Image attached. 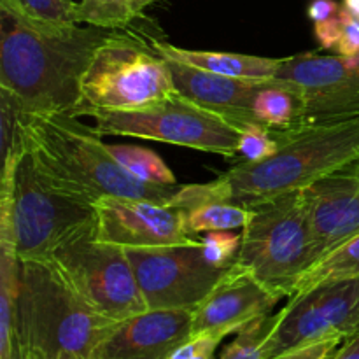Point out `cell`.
<instances>
[{"instance_id":"1","label":"cell","mask_w":359,"mask_h":359,"mask_svg":"<svg viewBox=\"0 0 359 359\" xmlns=\"http://www.w3.org/2000/svg\"><path fill=\"white\" fill-rule=\"evenodd\" d=\"M114 30L44 27L0 4V90L25 114H72L95 51Z\"/></svg>"},{"instance_id":"2","label":"cell","mask_w":359,"mask_h":359,"mask_svg":"<svg viewBox=\"0 0 359 359\" xmlns=\"http://www.w3.org/2000/svg\"><path fill=\"white\" fill-rule=\"evenodd\" d=\"M279 149L258 163L235 165L203 184H182L172 203L186 210L203 200L255 207L305 189L359 156V118L273 130Z\"/></svg>"},{"instance_id":"3","label":"cell","mask_w":359,"mask_h":359,"mask_svg":"<svg viewBox=\"0 0 359 359\" xmlns=\"http://www.w3.org/2000/svg\"><path fill=\"white\" fill-rule=\"evenodd\" d=\"M25 149L42 177L58 191L95 205L104 196L172 203L182 184H149L130 175L91 126L67 112L20 118Z\"/></svg>"},{"instance_id":"4","label":"cell","mask_w":359,"mask_h":359,"mask_svg":"<svg viewBox=\"0 0 359 359\" xmlns=\"http://www.w3.org/2000/svg\"><path fill=\"white\" fill-rule=\"evenodd\" d=\"M118 323L95 311L53 258L20 259L13 339L20 359H90Z\"/></svg>"},{"instance_id":"5","label":"cell","mask_w":359,"mask_h":359,"mask_svg":"<svg viewBox=\"0 0 359 359\" xmlns=\"http://www.w3.org/2000/svg\"><path fill=\"white\" fill-rule=\"evenodd\" d=\"M95 221V205L72 198L49 184L25 149L0 179V241L18 258H49L56 245Z\"/></svg>"},{"instance_id":"6","label":"cell","mask_w":359,"mask_h":359,"mask_svg":"<svg viewBox=\"0 0 359 359\" xmlns=\"http://www.w3.org/2000/svg\"><path fill=\"white\" fill-rule=\"evenodd\" d=\"M318 262L305 189L251 207L235 263L252 272L280 298H291L298 280Z\"/></svg>"},{"instance_id":"7","label":"cell","mask_w":359,"mask_h":359,"mask_svg":"<svg viewBox=\"0 0 359 359\" xmlns=\"http://www.w3.org/2000/svg\"><path fill=\"white\" fill-rule=\"evenodd\" d=\"M177 93L170 65L140 34L114 30L102 42L84 74L81 102L72 116L88 111H130Z\"/></svg>"},{"instance_id":"8","label":"cell","mask_w":359,"mask_h":359,"mask_svg":"<svg viewBox=\"0 0 359 359\" xmlns=\"http://www.w3.org/2000/svg\"><path fill=\"white\" fill-rule=\"evenodd\" d=\"M83 116L93 119L91 128L102 137H139L226 158L238 154L241 128L217 112L182 97L179 91L146 107L88 111Z\"/></svg>"},{"instance_id":"9","label":"cell","mask_w":359,"mask_h":359,"mask_svg":"<svg viewBox=\"0 0 359 359\" xmlns=\"http://www.w3.org/2000/svg\"><path fill=\"white\" fill-rule=\"evenodd\" d=\"M88 304L112 321L147 312L125 248L100 241L95 221L56 245L51 256Z\"/></svg>"},{"instance_id":"10","label":"cell","mask_w":359,"mask_h":359,"mask_svg":"<svg viewBox=\"0 0 359 359\" xmlns=\"http://www.w3.org/2000/svg\"><path fill=\"white\" fill-rule=\"evenodd\" d=\"M359 332V279L319 284L290 298L276 314L265 340L266 359L284 351L326 339H344Z\"/></svg>"},{"instance_id":"11","label":"cell","mask_w":359,"mask_h":359,"mask_svg":"<svg viewBox=\"0 0 359 359\" xmlns=\"http://www.w3.org/2000/svg\"><path fill=\"white\" fill-rule=\"evenodd\" d=\"M149 311L195 309L224 276L196 245L126 249Z\"/></svg>"},{"instance_id":"12","label":"cell","mask_w":359,"mask_h":359,"mask_svg":"<svg viewBox=\"0 0 359 359\" xmlns=\"http://www.w3.org/2000/svg\"><path fill=\"white\" fill-rule=\"evenodd\" d=\"M276 79L302 100V125L359 118V56L302 55L283 58Z\"/></svg>"},{"instance_id":"13","label":"cell","mask_w":359,"mask_h":359,"mask_svg":"<svg viewBox=\"0 0 359 359\" xmlns=\"http://www.w3.org/2000/svg\"><path fill=\"white\" fill-rule=\"evenodd\" d=\"M95 231L100 241L125 249L196 245L186 230L184 210L174 203L130 196H104L95 203Z\"/></svg>"},{"instance_id":"14","label":"cell","mask_w":359,"mask_h":359,"mask_svg":"<svg viewBox=\"0 0 359 359\" xmlns=\"http://www.w3.org/2000/svg\"><path fill=\"white\" fill-rule=\"evenodd\" d=\"M283 300L238 263L226 269L214 290L193 309L191 335L224 333L237 335L258 319L272 316Z\"/></svg>"},{"instance_id":"15","label":"cell","mask_w":359,"mask_h":359,"mask_svg":"<svg viewBox=\"0 0 359 359\" xmlns=\"http://www.w3.org/2000/svg\"><path fill=\"white\" fill-rule=\"evenodd\" d=\"M305 196L319 262L359 233V156L305 188Z\"/></svg>"},{"instance_id":"16","label":"cell","mask_w":359,"mask_h":359,"mask_svg":"<svg viewBox=\"0 0 359 359\" xmlns=\"http://www.w3.org/2000/svg\"><path fill=\"white\" fill-rule=\"evenodd\" d=\"M193 309L147 311L118 323L90 359H167L191 337Z\"/></svg>"},{"instance_id":"17","label":"cell","mask_w":359,"mask_h":359,"mask_svg":"<svg viewBox=\"0 0 359 359\" xmlns=\"http://www.w3.org/2000/svg\"><path fill=\"white\" fill-rule=\"evenodd\" d=\"M167 60L175 88L182 97L217 112L241 130L249 125H259L252 116L251 104L266 81L219 76L175 60Z\"/></svg>"},{"instance_id":"18","label":"cell","mask_w":359,"mask_h":359,"mask_svg":"<svg viewBox=\"0 0 359 359\" xmlns=\"http://www.w3.org/2000/svg\"><path fill=\"white\" fill-rule=\"evenodd\" d=\"M151 44L165 58L219 74V76L237 77L251 81H272L277 77L283 58H266V56L242 55V53L203 51V49H188L174 46L158 37H151Z\"/></svg>"},{"instance_id":"19","label":"cell","mask_w":359,"mask_h":359,"mask_svg":"<svg viewBox=\"0 0 359 359\" xmlns=\"http://www.w3.org/2000/svg\"><path fill=\"white\" fill-rule=\"evenodd\" d=\"M251 112L259 125L270 130L294 128L302 125L300 95L283 81H266L252 98Z\"/></svg>"},{"instance_id":"20","label":"cell","mask_w":359,"mask_h":359,"mask_svg":"<svg viewBox=\"0 0 359 359\" xmlns=\"http://www.w3.org/2000/svg\"><path fill=\"white\" fill-rule=\"evenodd\" d=\"M161 0H79L77 23L105 28L130 30L137 21L146 20V11Z\"/></svg>"},{"instance_id":"21","label":"cell","mask_w":359,"mask_h":359,"mask_svg":"<svg viewBox=\"0 0 359 359\" xmlns=\"http://www.w3.org/2000/svg\"><path fill=\"white\" fill-rule=\"evenodd\" d=\"M349 279H359V233L312 265L298 280L294 294L312 290L319 284Z\"/></svg>"},{"instance_id":"22","label":"cell","mask_w":359,"mask_h":359,"mask_svg":"<svg viewBox=\"0 0 359 359\" xmlns=\"http://www.w3.org/2000/svg\"><path fill=\"white\" fill-rule=\"evenodd\" d=\"M20 291V258L13 245L0 241V359L13 353L14 311Z\"/></svg>"},{"instance_id":"23","label":"cell","mask_w":359,"mask_h":359,"mask_svg":"<svg viewBox=\"0 0 359 359\" xmlns=\"http://www.w3.org/2000/svg\"><path fill=\"white\" fill-rule=\"evenodd\" d=\"M186 230L189 235L209 233V231L237 230L244 228L251 217V209L238 203L223 200H203L193 203L184 210Z\"/></svg>"},{"instance_id":"24","label":"cell","mask_w":359,"mask_h":359,"mask_svg":"<svg viewBox=\"0 0 359 359\" xmlns=\"http://www.w3.org/2000/svg\"><path fill=\"white\" fill-rule=\"evenodd\" d=\"M109 151L119 165L135 179L149 184L175 186L177 177L167 163L147 147L133 146V144H109Z\"/></svg>"},{"instance_id":"25","label":"cell","mask_w":359,"mask_h":359,"mask_svg":"<svg viewBox=\"0 0 359 359\" xmlns=\"http://www.w3.org/2000/svg\"><path fill=\"white\" fill-rule=\"evenodd\" d=\"M0 4L44 27L77 25V2L74 0H0Z\"/></svg>"},{"instance_id":"26","label":"cell","mask_w":359,"mask_h":359,"mask_svg":"<svg viewBox=\"0 0 359 359\" xmlns=\"http://www.w3.org/2000/svg\"><path fill=\"white\" fill-rule=\"evenodd\" d=\"M276 323V314L266 316L245 326L221 351L219 359H266L265 340Z\"/></svg>"},{"instance_id":"27","label":"cell","mask_w":359,"mask_h":359,"mask_svg":"<svg viewBox=\"0 0 359 359\" xmlns=\"http://www.w3.org/2000/svg\"><path fill=\"white\" fill-rule=\"evenodd\" d=\"M200 241H202L203 255L209 259V263H212L217 269L226 270L237 259L242 244V233H235L233 230L209 231Z\"/></svg>"},{"instance_id":"28","label":"cell","mask_w":359,"mask_h":359,"mask_svg":"<svg viewBox=\"0 0 359 359\" xmlns=\"http://www.w3.org/2000/svg\"><path fill=\"white\" fill-rule=\"evenodd\" d=\"M277 149H279V142L273 130L262 125H249L241 130L238 154L244 156V161L258 163L272 156Z\"/></svg>"},{"instance_id":"29","label":"cell","mask_w":359,"mask_h":359,"mask_svg":"<svg viewBox=\"0 0 359 359\" xmlns=\"http://www.w3.org/2000/svg\"><path fill=\"white\" fill-rule=\"evenodd\" d=\"M224 333H200L191 335L177 349L170 353L167 359H212L219 344L226 339Z\"/></svg>"},{"instance_id":"30","label":"cell","mask_w":359,"mask_h":359,"mask_svg":"<svg viewBox=\"0 0 359 359\" xmlns=\"http://www.w3.org/2000/svg\"><path fill=\"white\" fill-rule=\"evenodd\" d=\"M344 342H346L344 339L319 340V342H312L307 344V346L284 351V353L269 359H333Z\"/></svg>"},{"instance_id":"31","label":"cell","mask_w":359,"mask_h":359,"mask_svg":"<svg viewBox=\"0 0 359 359\" xmlns=\"http://www.w3.org/2000/svg\"><path fill=\"white\" fill-rule=\"evenodd\" d=\"M344 27V7H340L339 13L330 20L321 21L314 25V35L318 39V44L326 51H335L337 44L340 41Z\"/></svg>"},{"instance_id":"32","label":"cell","mask_w":359,"mask_h":359,"mask_svg":"<svg viewBox=\"0 0 359 359\" xmlns=\"http://www.w3.org/2000/svg\"><path fill=\"white\" fill-rule=\"evenodd\" d=\"M344 7V6H342ZM337 55L354 58L359 56V20L344 7V27L335 49Z\"/></svg>"},{"instance_id":"33","label":"cell","mask_w":359,"mask_h":359,"mask_svg":"<svg viewBox=\"0 0 359 359\" xmlns=\"http://www.w3.org/2000/svg\"><path fill=\"white\" fill-rule=\"evenodd\" d=\"M340 4H337L335 0H312L309 4L307 14L311 18L312 23H321V21L330 20V18L335 16L340 11Z\"/></svg>"},{"instance_id":"34","label":"cell","mask_w":359,"mask_h":359,"mask_svg":"<svg viewBox=\"0 0 359 359\" xmlns=\"http://www.w3.org/2000/svg\"><path fill=\"white\" fill-rule=\"evenodd\" d=\"M333 359H359V332L339 347Z\"/></svg>"},{"instance_id":"35","label":"cell","mask_w":359,"mask_h":359,"mask_svg":"<svg viewBox=\"0 0 359 359\" xmlns=\"http://www.w3.org/2000/svg\"><path fill=\"white\" fill-rule=\"evenodd\" d=\"M342 6L346 7V9L349 11L354 18H358L359 20V0H344Z\"/></svg>"},{"instance_id":"36","label":"cell","mask_w":359,"mask_h":359,"mask_svg":"<svg viewBox=\"0 0 359 359\" xmlns=\"http://www.w3.org/2000/svg\"><path fill=\"white\" fill-rule=\"evenodd\" d=\"M6 359H20V356H18V353H16V349H14V347H13V353H11V356L6 358Z\"/></svg>"},{"instance_id":"37","label":"cell","mask_w":359,"mask_h":359,"mask_svg":"<svg viewBox=\"0 0 359 359\" xmlns=\"http://www.w3.org/2000/svg\"><path fill=\"white\" fill-rule=\"evenodd\" d=\"M65 359H76V358H65Z\"/></svg>"}]
</instances>
